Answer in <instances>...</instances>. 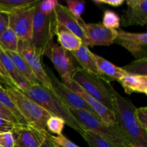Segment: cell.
Returning a JSON list of instances; mask_svg holds the SVG:
<instances>
[{"label":"cell","mask_w":147,"mask_h":147,"mask_svg":"<svg viewBox=\"0 0 147 147\" xmlns=\"http://www.w3.org/2000/svg\"><path fill=\"white\" fill-rule=\"evenodd\" d=\"M113 111L116 125L131 144L147 147V131L142 129L136 119V107L113 90Z\"/></svg>","instance_id":"1"},{"label":"cell","mask_w":147,"mask_h":147,"mask_svg":"<svg viewBox=\"0 0 147 147\" xmlns=\"http://www.w3.org/2000/svg\"><path fill=\"white\" fill-rule=\"evenodd\" d=\"M21 91L47 111L52 116L63 119L65 124L78 132L81 136L84 133L85 131L73 117L70 109L52 90L42 85H36L28 86Z\"/></svg>","instance_id":"2"},{"label":"cell","mask_w":147,"mask_h":147,"mask_svg":"<svg viewBox=\"0 0 147 147\" xmlns=\"http://www.w3.org/2000/svg\"><path fill=\"white\" fill-rule=\"evenodd\" d=\"M72 115L84 131H90L110 142L113 147H129L131 146L119 126L105 123L98 116L83 109L70 110Z\"/></svg>","instance_id":"3"},{"label":"cell","mask_w":147,"mask_h":147,"mask_svg":"<svg viewBox=\"0 0 147 147\" xmlns=\"http://www.w3.org/2000/svg\"><path fill=\"white\" fill-rule=\"evenodd\" d=\"M71 78L86 93L113 111V86L110 81L101 76L86 71L81 67H77Z\"/></svg>","instance_id":"4"},{"label":"cell","mask_w":147,"mask_h":147,"mask_svg":"<svg viewBox=\"0 0 147 147\" xmlns=\"http://www.w3.org/2000/svg\"><path fill=\"white\" fill-rule=\"evenodd\" d=\"M5 90L27 124L40 130L47 131L46 123L47 119L52 116L47 111L14 86L7 85Z\"/></svg>","instance_id":"5"},{"label":"cell","mask_w":147,"mask_h":147,"mask_svg":"<svg viewBox=\"0 0 147 147\" xmlns=\"http://www.w3.org/2000/svg\"><path fill=\"white\" fill-rule=\"evenodd\" d=\"M37 5L34 11L32 24V33L30 42L41 57L53 45L55 35L57 21L54 13L45 14L42 13Z\"/></svg>","instance_id":"6"},{"label":"cell","mask_w":147,"mask_h":147,"mask_svg":"<svg viewBox=\"0 0 147 147\" xmlns=\"http://www.w3.org/2000/svg\"><path fill=\"white\" fill-rule=\"evenodd\" d=\"M43 67L47 74L49 81L50 82L53 91L64 102L65 104L67 106L70 111L73 110V109H83V110L88 111L94 114L95 116H98L96 113L92 110L91 108L86 103V102L80 96H79L77 93H74L68 88L66 87L56 77L51 69L49 68L47 65H43Z\"/></svg>","instance_id":"7"},{"label":"cell","mask_w":147,"mask_h":147,"mask_svg":"<svg viewBox=\"0 0 147 147\" xmlns=\"http://www.w3.org/2000/svg\"><path fill=\"white\" fill-rule=\"evenodd\" d=\"M17 53L24 59L34 73L36 78L41 83V84L47 88L53 90L50 82L49 81L48 78L42 64V57L38 52L34 49L30 41L19 40Z\"/></svg>","instance_id":"8"},{"label":"cell","mask_w":147,"mask_h":147,"mask_svg":"<svg viewBox=\"0 0 147 147\" xmlns=\"http://www.w3.org/2000/svg\"><path fill=\"white\" fill-rule=\"evenodd\" d=\"M61 82L70 90L80 96L86 102V103L91 108L92 110L96 113V115L100 118V120L109 125L116 126V118H115V115L113 111L108 109L107 107L103 106L101 103L98 101L96 99H95L88 93H86L70 77L62 78Z\"/></svg>","instance_id":"9"},{"label":"cell","mask_w":147,"mask_h":147,"mask_svg":"<svg viewBox=\"0 0 147 147\" xmlns=\"http://www.w3.org/2000/svg\"><path fill=\"white\" fill-rule=\"evenodd\" d=\"M36 7L37 5L9 14V28L15 33L20 41L31 40Z\"/></svg>","instance_id":"10"},{"label":"cell","mask_w":147,"mask_h":147,"mask_svg":"<svg viewBox=\"0 0 147 147\" xmlns=\"http://www.w3.org/2000/svg\"><path fill=\"white\" fill-rule=\"evenodd\" d=\"M14 147H41L47 136V131H42L29 124L20 123L12 131Z\"/></svg>","instance_id":"11"},{"label":"cell","mask_w":147,"mask_h":147,"mask_svg":"<svg viewBox=\"0 0 147 147\" xmlns=\"http://www.w3.org/2000/svg\"><path fill=\"white\" fill-rule=\"evenodd\" d=\"M56 21L62 26L71 32L81 40L83 44L88 46V40L86 37V24L82 17H78L72 14L67 7L63 4H57L54 10Z\"/></svg>","instance_id":"12"},{"label":"cell","mask_w":147,"mask_h":147,"mask_svg":"<svg viewBox=\"0 0 147 147\" xmlns=\"http://www.w3.org/2000/svg\"><path fill=\"white\" fill-rule=\"evenodd\" d=\"M44 55L50 59L61 78L71 77L73 72L77 67L71 58V53L66 51L58 44L53 43Z\"/></svg>","instance_id":"13"},{"label":"cell","mask_w":147,"mask_h":147,"mask_svg":"<svg viewBox=\"0 0 147 147\" xmlns=\"http://www.w3.org/2000/svg\"><path fill=\"white\" fill-rule=\"evenodd\" d=\"M88 46H109L114 43L117 30L105 27L102 23H90L86 24Z\"/></svg>","instance_id":"14"},{"label":"cell","mask_w":147,"mask_h":147,"mask_svg":"<svg viewBox=\"0 0 147 147\" xmlns=\"http://www.w3.org/2000/svg\"><path fill=\"white\" fill-rule=\"evenodd\" d=\"M127 9L122 17V25L144 26L147 23L146 0H128Z\"/></svg>","instance_id":"15"},{"label":"cell","mask_w":147,"mask_h":147,"mask_svg":"<svg viewBox=\"0 0 147 147\" xmlns=\"http://www.w3.org/2000/svg\"><path fill=\"white\" fill-rule=\"evenodd\" d=\"M94 59L96 66L102 77L105 78L109 81L119 80L129 73H126L122 67H117L109 60L94 54Z\"/></svg>","instance_id":"16"},{"label":"cell","mask_w":147,"mask_h":147,"mask_svg":"<svg viewBox=\"0 0 147 147\" xmlns=\"http://www.w3.org/2000/svg\"><path fill=\"white\" fill-rule=\"evenodd\" d=\"M0 59L13 86L18 88L20 90H22L23 89L30 86L28 82L19 73L12 60L1 47H0Z\"/></svg>","instance_id":"17"},{"label":"cell","mask_w":147,"mask_h":147,"mask_svg":"<svg viewBox=\"0 0 147 147\" xmlns=\"http://www.w3.org/2000/svg\"><path fill=\"white\" fill-rule=\"evenodd\" d=\"M70 53H71L74 59H76L78 63L81 65L82 68L96 76H101L95 62L94 53L89 50L88 46L85 44H82V45L78 50Z\"/></svg>","instance_id":"18"},{"label":"cell","mask_w":147,"mask_h":147,"mask_svg":"<svg viewBox=\"0 0 147 147\" xmlns=\"http://www.w3.org/2000/svg\"><path fill=\"white\" fill-rule=\"evenodd\" d=\"M127 94L141 93L147 94V76L128 74L119 80Z\"/></svg>","instance_id":"19"},{"label":"cell","mask_w":147,"mask_h":147,"mask_svg":"<svg viewBox=\"0 0 147 147\" xmlns=\"http://www.w3.org/2000/svg\"><path fill=\"white\" fill-rule=\"evenodd\" d=\"M55 34L60 47L67 52H73L78 50L82 45L81 40L78 36L72 33L57 22Z\"/></svg>","instance_id":"20"},{"label":"cell","mask_w":147,"mask_h":147,"mask_svg":"<svg viewBox=\"0 0 147 147\" xmlns=\"http://www.w3.org/2000/svg\"><path fill=\"white\" fill-rule=\"evenodd\" d=\"M6 53L9 55V57L12 60L13 63L14 64L15 67H17L19 73L21 76L28 82L30 86H36V85H42L41 83L36 78L34 73H32L30 67L26 63L24 59L19 55L17 52H8L5 51Z\"/></svg>","instance_id":"21"},{"label":"cell","mask_w":147,"mask_h":147,"mask_svg":"<svg viewBox=\"0 0 147 147\" xmlns=\"http://www.w3.org/2000/svg\"><path fill=\"white\" fill-rule=\"evenodd\" d=\"M40 0H0V11L11 14L37 5Z\"/></svg>","instance_id":"22"},{"label":"cell","mask_w":147,"mask_h":147,"mask_svg":"<svg viewBox=\"0 0 147 147\" xmlns=\"http://www.w3.org/2000/svg\"><path fill=\"white\" fill-rule=\"evenodd\" d=\"M19 39L10 28H7L0 36V47L8 52H17Z\"/></svg>","instance_id":"23"},{"label":"cell","mask_w":147,"mask_h":147,"mask_svg":"<svg viewBox=\"0 0 147 147\" xmlns=\"http://www.w3.org/2000/svg\"><path fill=\"white\" fill-rule=\"evenodd\" d=\"M0 103L12 113V115L14 116V118L19 123L27 124L26 121L24 120L23 116H22L20 112L19 111L17 108L16 107L14 103H13L12 100L9 97V96L7 94L5 88H0Z\"/></svg>","instance_id":"24"},{"label":"cell","mask_w":147,"mask_h":147,"mask_svg":"<svg viewBox=\"0 0 147 147\" xmlns=\"http://www.w3.org/2000/svg\"><path fill=\"white\" fill-rule=\"evenodd\" d=\"M115 40L130 42L142 45H147V34L146 32L134 33L119 30L117 31V36Z\"/></svg>","instance_id":"25"},{"label":"cell","mask_w":147,"mask_h":147,"mask_svg":"<svg viewBox=\"0 0 147 147\" xmlns=\"http://www.w3.org/2000/svg\"><path fill=\"white\" fill-rule=\"evenodd\" d=\"M114 42L123 46L126 50H129L136 58V60L147 58V45H142L130 42L118 41V40H114Z\"/></svg>","instance_id":"26"},{"label":"cell","mask_w":147,"mask_h":147,"mask_svg":"<svg viewBox=\"0 0 147 147\" xmlns=\"http://www.w3.org/2000/svg\"><path fill=\"white\" fill-rule=\"evenodd\" d=\"M122 68L129 74L147 76V58L134 60Z\"/></svg>","instance_id":"27"},{"label":"cell","mask_w":147,"mask_h":147,"mask_svg":"<svg viewBox=\"0 0 147 147\" xmlns=\"http://www.w3.org/2000/svg\"><path fill=\"white\" fill-rule=\"evenodd\" d=\"M65 122L61 118L55 116H51L47 121L46 129L48 132L57 134V136L63 134V128Z\"/></svg>","instance_id":"28"},{"label":"cell","mask_w":147,"mask_h":147,"mask_svg":"<svg viewBox=\"0 0 147 147\" xmlns=\"http://www.w3.org/2000/svg\"><path fill=\"white\" fill-rule=\"evenodd\" d=\"M106 27L109 29L119 28L121 24V19L119 16L111 10H106L103 14V23Z\"/></svg>","instance_id":"29"},{"label":"cell","mask_w":147,"mask_h":147,"mask_svg":"<svg viewBox=\"0 0 147 147\" xmlns=\"http://www.w3.org/2000/svg\"><path fill=\"white\" fill-rule=\"evenodd\" d=\"M67 9L69 11L78 17H81L86 7V2L84 1H74V0H67Z\"/></svg>","instance_id":"30"},{"label":"cell","mask_w":147,"mask_h":147,"mask_svg":"<svg viewBox=\"0 0 147 147\" xmlns=\"http://www.w3.org/2000/svg\"><path fill=\"white\" fill-rule=\"evenodd\" d=\"M58 4L57 0H46L40 1L38 4V9L42 13L45 14H51L54 13L55 7Z\"/></svg>","instance_id":"31"},{"label":"cell","mask_w":147,"mask_h":147,"mask_svg":"<svg viewBox=\"0 0 147 147\" xmlns=\"http://www.w3.org/2000/svg\"><path fill=\"white\" fill-rule=\"evenodd\" d=\"M135 114L141 127L145 131H147V108H136Z\"/></svg>","instance_id":"32"},{"label":"cell","mask_w":147,"mask_h":147,"mask_svg":"<svg viewBox=\"0 0 147 147\" xmlns=\"http://www.w3.org/2000/svg\"><path fill=\"white\" fill-rule=\"evenodd\" d=\"M51 138L55 144L57 145L59 147H80L73 142L67 139L65 136L62 134L58 136H52Z\"/></svg>","instance_id":"33"},{"label":"cell","mask_w":147,"mask_h":147,"mask_svg":"<svg viewBox=\"0 0 147 147\" xmlns=\"http://www.w3.org/2000/svg\"><path fill=\"white\" fill-rule=\"evenodd\" d=\"M14 138L12 132H0V146L14 147Z\"/></svg>","instance_id":"34"},{"label":"cell","mask_w":147,"mask_h":147,"mask_svg":"<svg viewBox=\"0 0 147 147\" xmlns=\"http://www.w3.org/2000/svg\"><path fill=\"white\" fill-rule=\"evenodd\" d=\"M20 123H13L2 117H0V132H12Z\"/></svg>","instance_id":"35"},{"label":"cell","mask_w":147,"mask_h":147,"mask_svg":"<svg viewBox=\"0 0 147 147\" xmlns=\"http://www.w3.org/2000/svg\"><path fill=\"white\" fill-rule=\"evenodd\" d=\"M0 117L4 118V119L13 122V123H18L14 116L12 115V113L7 108L4 107L1 103H0Z\"/></svg>","instance_id":"36"},{"label":"cell","mask_w":147,"mask_h":147,"mask_svg":"<svg viewBox=\"0 0 147 147\" xmlns=\"http://www.w3.org/2000/svg\"><path fill=\"white\" fill-rule=\"evenodd\" d=\"M9 27V14L0 11V36Z\"/></svg>","instance_id":"37"},{"label":"cell","mask_w":147,"mask_h":147,"mask_svg":"<svg viewBox=\"0 0 147 147\" xmlns=\"http://www.w3.org/2000/svg\"><path fill=\"white\" fill-rule=\"evenodd\" d=\"M93 2L96 4H109L112 7H119L123 4L124 1L123 0H93Z\"/></svg>","instance_id":"38"},{"label":"cell","mask_w":147,"mask_h":147,"mask_svg":"<svg viewBox=\"0 0 147 147\" xmlns=\"http://www.w3.org/2000/svg\"><path fill=\"white\" fill-rule=\"evenodd\" d=\"M0 76H1V78L4 79V82L7 83V85H11V86H12L7 71H6L5 69H4V66H3L2 63H1V59H0Z\"/></svg>","instance_id":"39"},{"label":"cell","mask_w":147,"mask_h":147,"mask_svg":"<svg viewBox=\"0 0 147 147\" xmlns=\"http://www.w3.org/2000/svg\"><path fill=\"white\" fill-rule=\"evenodd\" d=\"M41 147H59L56 144H55V142H53V139L51 138V135H49L47 137L46 140L45 141L44 144L42 145Z\"/></svg>","instance_id":"40"},{"label":"cell","mask_w":147,"mask_h":147,"mask_svg":"<svg viewBox=\"0 0 147 147\" xmlns=\"http://www.w3.org/2000/svg\"><path fill=\"white\" fill-rule=\"evenodd\" d=\"M131 146L132 147H145L143 146H139V145H132V144H131Z\"/></svg>","instance_id":"41"},{"label":"cell","mask_w":147,"mask_h":147,"mask_svg":"<svg viewBox=\"0 0 147 147\" xmlns=\"http://www.w3.org/2000/svg\"><path fill=\"white\" fill-rule=\"evenodd\" d=\"M0 88H3L2 86H1V83H0Z\"/></svg>","instance_id":"42"},{"label":"cell","mask_w":147,"mask_h":147,"mask_svg":"<svg viewBox=\"0 0 147 147\" xmlns=\"http://www.w3.org/2000/svg\"><path fill=\"white\" fill-rule=\"evenodd\" d=\"M129 147H132V146H129Z\"/></svg>","instance_id":"43"},{"label":"cell","mask_w":147,"mask_h":147,"mask_svg":"<svg viewBox=\"0 0 147 147\" xmlns=\"http://www.w3.org/2000/svg\"><path fill=\"white\" fill-rule=\"evenodd\" d=\"M0 147H1V146H0Z\"/></svg>","instance_id":"44"}]
</instances>
